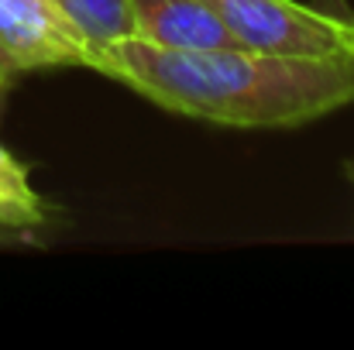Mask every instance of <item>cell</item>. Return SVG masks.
I'll use <instances>...</instances> for the list:
<instances>
[{
	"instance_id": "1",
	"label": "cell",
	"mask_w": 354,
	"mask_h": 350,
	"mask_svg": "<svg viewBox=\"0 0 354 350\" xmlns=\"http://www.w3.org/2000/svg\"><path fill=\"white\" fill-rule=\"evenodd\" d=\"M93 72L169 114L244 130L303 127L354 107V52L272 55L237 45L176 52L124 38L97 55Z\"/></svg>"
},
{
	"instance_id": "2",
	"label": "cell",
	"mask_w": 354,
	"mask_h": 350,
	"mask_svg": "<svg viewBox=\"0 0 354 350\" xmlns=\"http://www.w3.org/2000/svg\"><path fill=\"white\" fill-rule=\"evenodd\" d=\"M241 48L272 55L354 52V21L299 0H207Z\"/></svg>"
},
{
	"instance_id": "3",
	"label": "cell",
	"mask_w": 354,
	"mask_h": 350,
	"mask_svg": "<svg viewBox=\"0 0 354 350\" xmlns=\"http://www.w3.org/2000/svg\"><path fill=\"white\" fill-rule=\"evenodd\" d=\"M0 52L24 72L76 66L90 69L93 52L55 0H0Z\"/></svg>"
},
{
	"instance_id": "4",
	"label": "cell",
	"mask_w": 354,
	"mask_h": 350,
	"mask_svg": "<svg viewBox=\"0 0 354 350\" xmlns=\"http://www.w3.org/2000/svg\"><path fill=\"white\" fill-rule=\"evenodd\" d=\"M131 14H134V38L158 48L207 52V48L237 45L221 14L207 0H131Z\"/></svg>"
},
{
	"instance_id": "5",
	"label": "cell",
	"mask_w": 354,
	"mask_h": 350,
	"mask_svg": "<svg viewBox=\"0 0 354 350\" xmlns=\"http://www.w3.org/2000/svg\"><path fill=\"white\" fill-rule=\"evenodd\" d=\"M0 224L24 233H41L55 224V206L35 189L31 168L0 144Z\"/></svg>"
},
{
	"instance_id": "6",
	"label": "cell",
	"mask_w": 354,
	"mask_h": 350,
	"mask_svg": "<svg viewBox=\"0 0 354 350\" xmlns=\"http://www.w3.org/2000/svg\"><path fill=\"white\" fill-rule=\"evenodd\" d=\"M69 24L83 35V41L93 52V62L104 48L118 45L124 38H134V14L131 0H55ZM90 62V69H93Z\"/></svg>"
},
{
	"instance_id": "7",
	"label": "cell",
	"mask_w": 354,
	"mask_h": 350,
	"mask_svg": "<svg viewBox=\"0 0 354 350\" xmlns=\"http://www.w3.org/2000/svg\"><path fill=\"white\" fill-rule=\"evenodd\" d=\"M24 69L10 59V55H3L0 52V107H3V100H7V93H10V86L17 83V76H21Z\"/></svg>"
},
{
	"instance_id": "8",
	"label": "cell",
	"mask_w": 354,
	"mask_h": 350,
	"mask_svg": "<svg viewBox=\"0 0 354 350\" xmlns=\"http://www.w3.org/2000/svg\"><path fill=\"white\" fill-rule=\"evenodd\" d=\"M28 244H41V237L14 231V227H3V224H0V247H28Z\"/></svg>"
},
{
	"instance_id": "9",
	"label": "cell",
	"mask_w": 354,
	"mask_h": 350,
	"mask_svg": "<svg viewBox=\"0 0 354 350\" xmlns=\"http://www.w3.org/2000/svg\"><path fill=\"white\" fill-rule=\"evenodd\" d=\"M313 7L334 14V17H344V21H354V7L348 0H313Z\"/></svg>"
}]
</instances>
